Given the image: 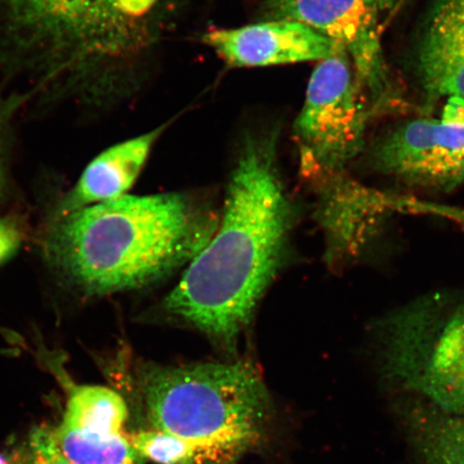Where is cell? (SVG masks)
I'll return each mask as SVG.
<instances>
[{
    "mask_svg": "<svg viewBox=\"0 0 464 464\" xmlns=\"http://www.w3.org/2000/svg\"><path fill=\"white\" fill-rule=\"evenodd\" d=\"M405 427L419 464H464V416L422 401L406 411Z\"/></svg>",
    "mask_w": 464,
    "mask_h": 464,
    "instance_id": "obj_12",
    "label": "cell"
},
{
    "mask_svg": "<svg viewBox=\"0 0 464 464\" xmlns=\"http://www.w3.org/2000/svg\"><path fill=\"white\" fill-rule=\"evenodd\" d=\"M20 245L19 232L0 218V263L13 256Z\"/></svg>",
    "mask_w": 464,
    "mask_h": 464,
    "instance_id": "obj_19",
    "label": "cell"
},
{
    "mask_svg": "<svg viewBox=\"0 0 464 464\" xmlns=\"http://www.w3.org/2000/svg\"><path fill=\"white\" fill-rule=\"evenodd\" d=\"M382 369L405 391L445 413L464 416V295L414 301L381 324Z\"/></svg>",
    "mask_w": 464,
    "mask_h": 464,
    "instance_id": "obj_4",
    "label": "cell"
},
{
    "mask_svg": "<svg viewBox=\"0 0 464 464\" xmlns=\"http://www.w3.org/2000/svg\"><path fill=\"white\" fill-rule=\"evenodd\" d=\"M10 458V464H72L63 454L50 429L37 428Z\"/></svg>",
    "mask_w": 464,
    "mask_h": 464,
    "instance_id": "obj_17",
    "label": "cell"
},
{
    "mask_svg": "<svg viewBox=\"0 0 464 464\" xmlns=\"http://www.w3.org/2000/svg\"><path fill=\"white\" fill-rule=\"evenodd\" d=\"M408 121L376 149L379 169L422 187L452 189L464 183V112Z\"/></svg>",
    "mask_w": 464,
    "mask_h": 464,
    "instance_id": "obj_6",
    "label": "cell"
},
{
    "mask_svg": "<svg viewBox=\"0 0 464 464\" xmlns=\"http://www.w3.org/2000/svg\"><path fill=\"white\" fill-rule=\"evenodd\" d=\"M58 448L72 464H144L126 434L102 435L62 425L52 430Z\"/></svg>",
    "mask_w": 464,
    "mask_h": 464,
    "instance_id": "obj_14",
    "label": "cell"
},
{
    "mask_svg": "<svg viewBox=\"0 0 464 464\" xmlns=\"http://www.w3.org/2000/svg\"><path fill=\"white\" fill-rule=\"evenodd\" d=\"M153 0H95L102 27L124 22L126 16L144 13Z\"/></svg>",
    "mask_w": 464,
    "mask_h": 464,
    "instance_id": "obj_18",
    "label": "cell"
},
{
    "mask_svg": "<svg viewBox=\"0 0 464 464\" xmlns=\"http://www.w3.org/2000/svg\"><path fill=\"white\" fill-rule=\"evenodd\" d=\"M125 434L145 460L156 464H203L193 446L177 435L156 429Z\"/></svg>",
    "mask_w": 464,
    "mask_h": 464,
    "instance_id": "obj_16",
    "label": "cell"
},
{
    "mask_svg": "<svg viewBox=\"0 0 464 464\" xmlns=\"http://www.w3.org/2000/svg\"><path fill=\"white\" fill-rule=\"evenodd\" d=\"M339 174L327 176L316 212L326 235L328 260L334 264L361 255L387 217L380 198Z\"/></svg>",
    "mask_w": 464,
    "mask_h": 464,
    "instance_id": "obj_9",
    "label": "cell"
},
{
    "mask_svg": "<svg viewBox=\"0 0 464 464\" xmlns=\"http://www.w3.org/2000/svg\"><path fill=\"white\" fill-rule=\"evenodd\" d=\"M368 111L344 50L318 63L295 124L307 178L338 174L362 152Z\"/></svg>",
    "mask_w": 464,
    "mask_h": 464,
    "instance_id": "obj_5",
    "label": "cell"
},
{
    "mask_svg": "<svg viewBox=\"0 0 464 464\" xmlns=\"http://www.w3.org/2000/svg\"><path fill=\"white\" fill-rule=\"evenodd\" d=\"M0 182H2V171H0Z\"/></svg>",
    "mask_w": 464,
    "mask_h": 464,
    "instance_id": "obj_22",
    "label": "cell"
},
{
    "mask_svg": "<svg viewBox=\"0 0 464 464\" xmlns=\"http://www.w3.org/2000/svg\"><path fill=\"white\" fill-rule=\"evenodd\" d=\"M276 19L301 23L346 52L359 84L385 95L388 75L380 39L379 9L370 0H270Z\"/></svg>",
    "mask_w": 464,
    "mask_h": 464,
    "instance_id": "obj_7",
    "label": "cell"
},
{
    "mask_svg": "<svg viewBox=\"0 0 464 464\" xmlns=\"http://www.w3.org/2000/svg\"><path fill=\"white\" fill-rule=\"evenodd\" d=\"M27 14L55 31L86 34L103 28L95 0H16Z\"/></svg>",
    "mask_w": 464,
    "mask_h": 464,
    "instance_id": "obj_15",
    "label": "cell"
},
{
    "mask_svg": "<svg viewBox=\"0 0 464 464\" xmlns=\"http://www.w3.org/2000/svg\"><path fill=\"white\" fill-rule=\"evenodd\" d=\"M129 409L123 397L103 386H71L61 425L102 435L123 433Z\"/></svg>",
    "mask_w": 464,
    "mask_h": 464,
    "instance_id": "obj_13",
    "label": "cell"
},
{
    "mask_svg": "<svg viewBox=\"0 0 464 464\" xmlns=\"http://www.w3.org/2000/svg\"><path fill=\"white\" fill-rule=\"evenodd\" d=\"M0 464H10V458L0 455Z\"/></svg>",
    "mask_w": 464,
    "mask_h": 464,
    "instance_id": "obj_21",
    "label": "cell"
},
{
    "mask_svg": "<svg viewBox=\"0 0 464 464\" xmlns=\"http://www.w3.org/2000/svg\"><path fill=\"white\" fill-rule=\"evenodd\" d=\"M159 133V130L144 133L97 156L63 201L61 218L80 208L125 196L140 174Z\"/></svg>",
    "mask_w": 464,
    "mask_h": 464,
    "instance_id": "obj_11",
    "label": "cell"
},
{
    "mask_svg": "<svg viewBox=\"0 0 464 464\" xmlns=\"http://www.w3.org/2000/svg\"><path fill=\"white\" fill-rule=\"evenodd\" d=\"M379 11H387L396 8L403 0H370Z\"/></svg>",
    "mask_w": 464,
    "mask_h": 464,
    "instance_id": "obj_20",
    "label": "cell"
},
{
    "mask_svg": "<svg viewBox=\"0 0 464 464\" xmlns=\"http://www.w3.org/2000/svg\"><path fill=\"white\" fill-rule=\"evenodd\" d=\"M417 73L434 98L464 103V0H437L417 50Z\"/></svg>",
    "mask_w": 464,
    "mask_h": 464,
    "instance_id": "obj_10",
    "label": "cell"
},
{
    "mask_svg": "<svg viewBox=\"0 0 464 464\" xmlns=\"http://www.w3.org/2000/svg\"><path fill=\"white\" fill-rule=\"evenodd\" d=\"M138 377L150 425L187 440L203 464L234 463L263 434L270 398L251 362L150 363Z\"/></svg>",
    "mask_w": 464,
    "mask_h": 464,
    "instance_id": "obj_3",
    "label": "cell"
},
{
    "mask_svg": "<svg viewBox=\"0 0 464 464\" xmlns=\"http://www.w3.org/2000/svg\"><path fill=\"white\" fill-rule=\"evenodd\" d=\"M205 43L231 67L256 68L322 62L343 50L301 23L276 19L231 29H214Z\"/></svg>",
    "mask_w": 464,
    "mask_h": 464,
    "instance_id": "obj_8",
    "label": "cell"
},
{
    "mask_svg": "<svg viewBox=\"0 0 464 464\" xmlns=\"http://www.w3.org/2000/svg\"><path fill=\"white\" fill-rule=\"evenodd\" d=\"M290 223L274 144L249 143L232 172L218 230L167 295L166 311L234 345L281 265Z\"/></svg>",
    "mask_w": 464,
    "mask_h": 464,
    "instance_id": "obj_1",
    "label": "cell"
},
{
    "mask_svg": "<svg viewBox=\"0 0 464 464\" xmlns=\"http://www.w3.org/2000/svg\"><path fill=\"white\" fill-rule=\"evenodd\" d=\"M217 214L179 193L125 195L61 218L49 254L84 293L108 295L188 266L216 234Z\"/></svg>",
    "mask_w": 464,
    "mask_h": 464,
    "instance_id": "obj_2",
    "label": "cell"
}]
</instances>
